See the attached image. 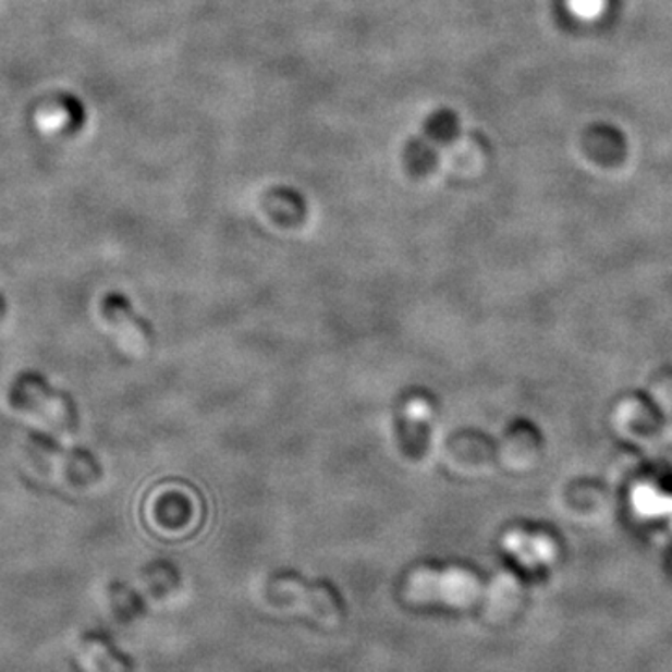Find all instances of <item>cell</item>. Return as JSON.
Wrapping results in <instances>:
<instances>
[{
    "label": "cell",
    "instance_id": "6da1fadb",
    "mask_svg": "<svg viewBox=\"0 0 672 672\" xmlns=\"http://www.w3.org/2000/svg\"><path fill=\"white\" fill-rule=\"evenodd\" d=\"M10 400L13 407L41 418L54 431L70 436L77 426V413L68 394L57 391L38 372H23L13 381Z\"/></svg>",
    "mask_w": 672,
    "mask_h": 672
},
{
    "label": "cell",
    "instance_id": "7a4b0ae2",
    "mask_svg": "<svg viewBox=\"0 0 672 672\" xmlns=\"http://www.w3.org/2000/svg\"><path fill=\"white\" fill-rule=\"evenodd\" d=\"M480 582L467 570H417L410 577L407 595L415 601H436L452 608H467L480 595Z\"/></svg>",
    "mask_w": 672,
    "mask_h": 672
},
{
    "label": "cell",
    "instance_id": "3957f363",
    "mask_svg": "<svg viewBox=\"0 0 672 672\" xmlns=\"http://www.w3.org/2000/svg\"><path fill=\"white\" fill-rule=\"evenodd\" d=\"M28 444L36 456L46 462L47 467L60 473L65 480L72 484H88L94 478L99 477V465L96 457L88 452L68 451L62 444L57 443L49 436H44L41 431H30Z\"/></svg>",
    "mask_w": 672,
    "mask_h": 672
},
{
    "label": "cell",
    "instance_id": "277c9868",
    "mask_svg": "<svg viewBox=\"0 0 672 672\" xmlns=\"http://www.w3.org/2000/svg\"><path fill=\"white\" fill-rule=\"evenodd\" d=\"M105 320L114 329L131 353H140L150 346L151 327L138 316L130 300L122 294H109L101 305Z\"/></svg>",
    "mask_w": 672,
    "mask_h": 672
},
{
    "label": "cell",
    "instance_id": "5b68a950",
    "mask_svg": "<svg viewBox=\"0 0 672 672\" xmlns=\"http://www.w3.org/2000/svg\"><path fill=\"white\" fill-rule=\"evenodd\" d=\"M433 417V407L430 400L425 396H413L407 400L402 410V439L405 449L412 452L413 456H420L425 452L426 441H428V428Z\"/></svg>",
    "mask_w": 672,
    "mask_h": 672
},
{
    "label": "cell",
    "instance_id": "8992f818",
    "mask_svg": "<svg viewBox=\"0 0 672 672\" xmlns=\"http://www.w3.org/2000/svg\"><path fill=\"white\" fill-rule=\"evenodd\" d=\"M279 587L290 595L297 596L301 603H308L316 611V614H320L327 621H331V616L339 613L337 600H334L333 592L329 588L305 587L303 582H295V579H282V582H279Z\"/></svg>",
    "mask_w": 672,
    "mask_h": 672
},
{
    "label": "cell",
    "instance_id": "52a82bcc",
    "mask_svg": "<svg viewBox=\"0 0 672 672\" xmlns=\"http://www.w3.org/2000/svg\"><path fill=\"white\" fill-rule=\"evenodd\" d=\"M606 7L603 0H570V10L582 20H595Z\"/></svg>",
    "mask_w": 672,
    "mask_h": 672
}]
</instances>
